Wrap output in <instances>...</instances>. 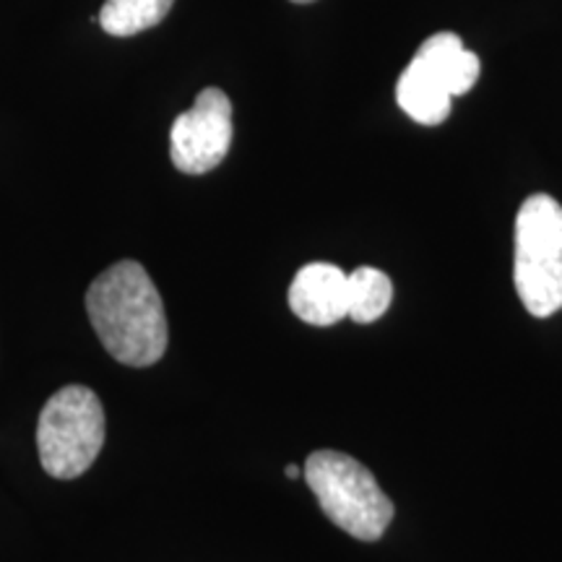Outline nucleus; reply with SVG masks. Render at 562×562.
Wrapping results in <instances>:
<instances>
[{
    "instance_id": "nucleus-2",
    "label": "nucleus",
    "mask_w": 562,
    "mask_h": 562,
    "mask_svg": "<svg viewBox=\"0 0 562 562\" xmlns=\"http://www.w3.org/2000/svg\"><path fill=\"white\" fill-rule=\"evenodd\" d=\"M307 487L334 526L360 542H378L393 521V503L360 461L339 451H315L305 461Z\"/></svg>"
},
{
    "instance_id": "nucleus-11",
    "label": "nucleus",
    "mask_w": 562,
    "mask_h": 562,
    "mask_svg": "<svg viewBox=\"0 0 562 562\" xmlns=\"http://www.w3.org/2000/svg\"><path fill=\"white\" fill-rule=\"evenodd\" d=\"M284 474L292 476V480H297V476H302V469L300 467H286Z\"/></svg>"
},
{
    "instance_id": "nucleus-10",
    "label": "nucleus",
    "mask_w": 562,
    "mask_h": 562,
    "mask_svg": "<svg viewBox=\"0 0 562 562\" xmlns=\"http://www.w3.org/2000/svg\"><path fill=\"white\" fill-rule=\"evenodd\" d=\"M393 284L383 271L360 266L349 273V318L355 323H375L391 307Z\"/></svg>"
},
{
    "instance_id": "nucleus-1",
    "label": "nucleus",
    "mask_w": 562,
    "mask_h": 562,
    "mask_svg": "<svg viewBox=\"0 0 562 562\" xmlns=\"http://www.w3.org/2000/svg\"><path fill=\"white\" fill-rule=\"evenodd\" d=\"M87 313L112 360L149 368L165 357L170 341L165 302L140 263L121 261L91 281Z\"/></svg>"
},
{
    "instance_id": "nucleus-6",
    "label": "nucleus",
    "mask_w": 562,
    "mask_h": 562,
    "mask_svg": "<svg viewBox=\"0 0 562 562\" xmlns=\"http://www.w3.org/2000/svg\"><path fill=\"white\" fill-rule=\"evenodd\" d=\"M290 307L311 326H334L349 318V273L334 263H307L290 286Z\"/></svg>"
},
{
    "instance_id": "nucleus-8",
    "label": "nucleus",
    "mask_w": 562,
    "mask_h": 562,
    "mask_svg": "<svg viewBox=\"0 0 562 562\" xmlns=\"http://www.w3.org/2000/svg\"><path fill=\"white\" fill-rule=\"evenodd\" d=\"M396 100L412 121L422 125H440L451 115V100L446 89L419 66L417 60H412L402 79L396 83Z\"/></svg>"
},
{
    "instance_id": "nucleus-12",
    "label": "nucleus",
    "mask_w": 562,
    "mask_h": 562,
    "mask_svg": "<svg viewBox=\"0 0 562 562\" xmlns=\"http://www.w3.org/2000/svg\"><path fill=\"white\" fill-rule=\"evenodd\" d=\"M292 3H315V0H292Z\"/></svg>"
},
{
    "instance_id": "nucleus-4",
    "label": "nucleus",
    "mask_w": 562,
    "mask_h": 562,
    "mask_svg": "<svg viewBox=\"0 0 562 562\" xmlns=\"http://www.w3.org/2000/svg\"><path fill=\"white\" fill-rule=\"evenodd\" d=\"M104 446V409L87 385L53 393L37 422L40 463L55 480L87 474Z\"/></svg>"
},
{
    "instance_id": "nucleus-5",
    "label": "nucleus",
    "mask_w": 562,
    "mask_h": 562,
    "mask_svg": "<svg viewBox=\"0 0 562 562\" xmlns=\"http://www.w3.org/2000/svg\"><path fill=\"white\" fill-rule=\"evenodd\" d=\"M232 146V102L222 89L209 87L170 131L172 165L186 175H206L220 167Z\"/></svg>"
},
{
    "instance_id": "nucleus-3",
    "label": "nucleus",
    "mask_w": 562,
    "mask_h": 562,
    "mask_svg": "<svg viewBox=\"0 0 562 562\" xmlns=\"http://www.w3.org/2000/svg\"><path fill=\"white\" fill-rule=\"evenodd\" d=\"M513 281L533 318L562 311V206L552 195L533 193L518 209Z\"/></svg>"
},
{
    "instance_id": "nucleus-9",
    "label": "nucleus",
    "mask_w": 562,
    "mask_h": 562,
    "mask_svg": "<svg viewBox=\"0 0 562 562\" xmlns=\"http://www.w3.org/2000/svg\"><path fill=\"white\" fill-rule=\"evenodd\" d=\"M172 3L175 0H104L100 24L112 37H133L157 26Z\"/></svg>"
},
{
    "instance_id": "nucleus-7",
    "label": "nucleus",
    "mask_w": 562,
    "mask_h": 562,
    "mask_svg": "<svg viewBox=\"0 0 562 562\" xmlns=\"http://www.w3.org/2000/svg\"><path fill=\"white\" fill-rule=\"evenodd\" d=\"M412 60H417L451 97L467 94L480 79L482 70L480 58L469 53L459 34L453 32L432 34L430 40L422 42Z\"/></svg>"
}]
</instances>
